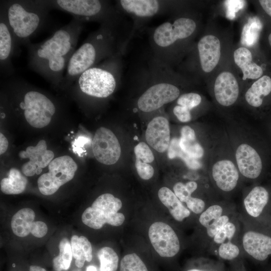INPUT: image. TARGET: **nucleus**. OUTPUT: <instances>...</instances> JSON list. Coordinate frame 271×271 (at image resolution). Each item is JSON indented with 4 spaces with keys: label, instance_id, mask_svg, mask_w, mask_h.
<instances>
[{
    "label": "nucleus",
    "instance_id": "f257e3e1",
    "mask_svg": "<svg viewBox=\"0 0 271 271\" xmlns=\"http://www.w3.org/2000/svg\"><path fill=\"white\" fill-rule=\"evenodd\" d=\"M84 24L73 18L43 41L30 43L26 47L28 67L55 86L60 87Z\"/></svg>",
    "mask_w": 271,
    "mask_h": 271
},
{
    "label": "nucleus",
    "instance_id": "f03ea898",
    "mask_svg": "<svg viewBox=\"0 0 271 271\" xmlns=\"http://www.w3.org/2000/svg\"><path fill=\"white\" fill-rule=\"evenodd\" d=\"M196 14L182 9L167 21L150 30L153 57L172 67L188 54L199 28Z\"/></svg>",
    "mask_w": 271,
    "mask_h": 271
},
{
    "label": "nucleus",
    "instance_id": "7ed1b4c3",
    "mask_svg": "<svg viewBox=\"0 0 271 271\" xmlns=\"http://www.w3.org/2000/svg\"><path fill=\"white\" fill-rule=\"evenodd\" d=\"M120 24L106 23L89 34L71 57L60 87H70L88 69L118 53L123 54L124 41L119 34Z\"/></svg>",
    "mask_w": 271,
    "mask_h": 271
},
{
    "label": "nucleus",
    "instance_id": "20e7f679",
    "mask_svg": "<svg viewBox=\"0 0 271 271\" xmlns=\"http://www.w3.org/2000/svg\"><path fill=\"white\" fill-rule=\"evenodd\" d=\"M50 11L44 0L0 1V13L7 21L19 47H27L32 39L51 28Z\"/></svg>",
    "mask_w": 271,
    "mask_h": 271
},
{
    "label": "nucleus",
    "instance_id": "39448f33",
    "mask_svg": "<svg viewBox=\"0 0 271 271\" xmlns=\"http://www.w3.org/2000/svg\"><path fill=\"white\" fill-rule=\"evenodd\" d=\"M150 86L139 97L137 104L143 112H151L176 100L181 95L177 82L185 77L170 66L152 57L149 62Z\"/></svg>",
    "mask_w": 271,
    "mask_h": 271
},
{
    "label": "nucleus",
    "instance_id": "423d86ee",
    "mask_svg": "<svg viewBox=\"0 0 271 271\" xmlns=\"http://www.w3.org/2000/svg\"><path fill=\"white\" fill-rule=\"evenodd\" d=\"M122 55L118 53L83 72L72 84L74 90L94 99L110 96L121 79Z\"/></svg>",
    "mask_w": 271,
    "mask_h": 271
},
{
    "label": "nucleus",
    "instance_id": "0eeeda50",
    "mask_svg": "<svg viewBox=\"0 0 271 271\" xmlns=\"http://www.w3.org/2000/svg\"><path fill=\"white\" fill-rule=\"evenodd\" d=\"M50 10L68 13L82 22L119 23L122 14L110 1L102 0H44Z\"/></svg>",
    "mask_w": 271,
    "mask_h": 271
},
{
    "label": "nucleus",
    "instance_id": "6e6552de",
    "mask_svg": "<svg viewBox=\"0 0 271 271\" xmlns=\"http://www.w3.org/2000/svg\"><path fill=\"white\" fill-rule=\"evenodd\" d=\"M9 78L21 92L17 109L23 112L27 121L35 128L48 125L56 112L55 102L41 91L31 86L23 78L14 75Z\"/></svg>",
    "mask_w": 271,
    "mask_h": 271
},
{
    "label": "nucleus",
    "instance_id": "1a4fd4ad",
    "mask_svg": "<svg viewBox=\"0 0 271 271\" xmlns=\"http://www.w3.org/2000/svg\"><path fill=\"white\" fill-rule=\"evenodd\" d=\"M115 7L121 14L129 16L133 20L132 27L125 41L124 52L136 33L151 18L169 12L176 13L184 8L179 3L163 0H119L115 1Z\"/></svg>",
    "mask_w": 271,
    "mask_h": 271
},
{
    "label": "nucleus",
    "instance_id": "9d476101",
    "mask_svg": "<svg viewBox=\"0 0 271 271\" xmlns=\"http://www.w3.org/2000/svg\"><path fill=\"white\" fill-rule=\"evenodd\" d=\"M122 207L121 200L110 193L98 196L81 216L82 222L88 227L99 229L105 224L118 226L124 222V215L118 212Z\"/></svg>",
    "mask_w": 271,
    "mask_h": 271
},
{
    "label": "nucleus",
    "instance_id": "9b49d317",
    "mask_svg": "<svg viewBox=\"0 0 271 271\" xmlns=\"http://www.w3.org/2000/svg\"><path fill=\"white\" fill-rule=\"evenodd\" d=\"M188 54L191 55L192 71L196 69L203 74L213 72L218 66L222 55V44L216 35L208 34L202 36Z\"/></svg>",
    "mask_w": 271,
    "mask_h": 271
},
{
    "label": "nucleus",
    "instance_id": "f8f14e48",
    "mask_svg": "<svg viewBox=\"0 0 271 271\" xmlns=\"http://www.w3.org/2000/svg\"><path fill=\"white\" fill-rule=\"evenodd\" d=\"M49 172L38 179L40 192L44 195H51L59 188L71 180L77 169V165L69 156H63L53 159L48 165Z\"/></svg>",
    "mask_w": 271,
    "mask_h": 271
},
{
    "label": "nucleus",
    "instance_id": "ddd939ff",
    "mask_svg": "<svg viewBox=\"0 0 271 271\" xmlns=\"http://www.w3.org/2000/svg\"><path fill=\"white\" fill-rule=\"evenodd\" d=\"M92 148L96 159L104 165H113L120 157L121 148L117 138L111 130L104 127L96 130Z\"/></svg>",
    "mask_w": 271,
    "mask_h": 271
},
{
    "label": "nucleus",
    "instance_id": "4468645a",
    "mask_svg": "<svg viewBox=\"0 0 271 271\" xmlns=\"http://www.w3.org/2000/svg\"><path fill=\"white\" fill-rule=\"evenodd\" d=\"M150 241L157 252L162 257H171L180 250V243L173 229L163 222H156L149 229Z\"/></svg>",
    "mask_w": 271,
    "mask_h": 271
},
{
    "label": "nucleus",
    "instance_id": "2eb2a0df",
    "mask_svg": "<svg viewBox=\"0 0 271 271\" xmlns=\"http://www.w3.org/2000/svg\"><path fill=\"white\" fill-rule=\"evenodd\" d=\"M20 47L4 16L0 13V72L1 78L5 79L14 75L12 64L13 56L19 53Z\"/></svg>",
    "mask_w": 271,
    "mask_h": 271
},
{
    "label": "nucleus",
    "instance_id": "dca6fc26",
    "mask_svg": "<svg viewBox=\"0 0 271 271\" xmlns=\"http://www.w3.org/2000/svg\"><path fill=\"white\" fill-rule=\"evenodd\" d=\"M214 94L217 102L223 106H230L236 101L239 85L232 72L224 70L218 73L214 80Z\"/></svg>",
    "mask_w": 271,
    "mask_h": 271
},
{
    "label": "nucleus",
    "instance_id": "f3484780",
    "mask_svg": "<svg viewBox=\"0 0 271 271\" xmlns=\"http://www.w3.org/2000/svg\"><path fill=\"white\" fill-rule=\"evenodd\" d=\"M233 216L232 213L227 212L222 206L215 204L210 205L200 214L199 221L205 229L208 239L212 240Z\"/></svg>",
    "mask_w": 271,
    "mask_h": 271
},
{
    "label": "nucleus",
    "instance_id": "a211bd4d",
    "mask_svg": "<svg viewBox=\"0 0 271 271\" xmlns=\"http://www.w3.org/2000/svg\"><path fill=\"white\" fill-rule=\"evenodd\" d=\"M236 161L239 172L244 177L254 179L260 174L262 165L256 151L247 144H242L237 148Z\"/></svg>",
    "mask_w": 271,
    "mask_h": 271
},
{
    "label": "nucleus",
    "instance_id": "6ab92c4d",
    "mask_svg": "<svg viewBox=\"0 0 271 271\" xmlns=\"http://www.w3.org/2000/svg\"><path fill=\"white\" fill-rule=\"evenodd\" d=\"M145 137L148 144L160 153L167 150L170 143V130L168 119L158 116L151 120L147 126Z\"/></svg>",
    "mask_w": 271,
    "mask_h": 271
},
{
    "label": "nucleus",
    "instance_id": "aec40b11",
    "mask_svg": "<svg viewBox=\"0 0 271 271\" xmlns=\"http://www.w3.org/2000/svg\"><path fill=\"white\" fill-rule=\"evenodd\" d=\"M244 251L258 261H264L271 254V237L258 231L248 230L242 237Z\"/></svg>",
    "mask_w": 271,
    "mask_h": 271
},
{
    "label": "nucleus",
    "instance_id": "412c9836",
    "mask_svg": "<svg viewBox=\"0 0 271 271\" xmlns=\"http://www.w3.org/2000/svg\"><path fill=\"white\" fill-rule=\"evenodd\" d=\"M212 176L220 190L228 192L236 187L239 176L237 169L232 161L221 160L213 165Z\"/></svg>",
    "mask_w": 271,
    "mask_h": 271
},
{
    "label": "nucleus",
    "instance_id": "4be33fe9",
    "mask_svg": "<svg viewBox=\"0 0 271 271\" xmlns=\"http://www.w3.org/2000/svg\"><path fill=\"white\" fill-rule=\"evenodd\" d=\"M233 60L242 73V78L258 79L263 74L261 67L252 61V54L246 47H239L233 52Z\"/></svg>",
    "mask_w": 271,
    "mask_h": 271
},
{
    "label": "nucleus",
    "instance_id": "5701e85b",
    "mask_svg": "<svg viewBox=\"0 0 271 271\" xmlns=\"http://www.w3.org/2000/svg\"><path fill=\"white\" fill-rule=\"evenodd\" d=\"M197 187V184L195 181H189L185 184L177 182L173 186V191L182 203H185L190 211L198 214L206 209V204L203 200L192 196Z\"/></svg>",
    "mask_w": 271,
    "mask_h": 271
},
{
    "label": "nucleus",
    "instance_id": "b1692460",
    "mask_svg": "<svg viewBox=\"0 0 271 271\" xmlns=\"http://www.w3.org/2000/svg\"><path fill=\"white\" fill-rule=\"evenodd\" d=\"M19 156L21 159L29 158V163L37 168L43 169L53 160L54 154L52 151L47 150L46 142L41 140L36 146H29L26 151H21Z\"/></svg>",
    "mask_w": 271,
    "mask_h": 271
},
{
    "label": "nucleus",
    "instance_id": "393cba45",
    "mask_svg": "<svg viewBox=\"0 0 271 271\" xmlns=\"http://www.w3.org/2000/svg\"><path fill=\"white\" fill-rule=\"evenodd\" d=\"M269 200V194L262 186H255L243 200L246 213L251 217L256 218L262 213Z\"/></svg>",
    "mask_w": 271,
    "mask_h": 271
},
{
    "label": "nucleus",
    "instance_id": "a878e982",
    "mask_svg": "<svg viewBox=\"0 0 271 271\" xmlns=\"http://www.w3.org/2000/svg\"><path fill=\"white\" fill-rule=\"evenodd\" d=\"M158 197L161 202L168 209L172 217L177 221L181 222L188 218L190 210L184 206L169 188L163 187L158 191Z\"/></svg>",
    "mask_w": 271,
    "mask_h": 271
},
{
    "label": "nucleus",
    "instance_id": "bb28decb",
    "mask_svg": "<svg viewBox=\"0 0 271 271\" xmlns=\"http://www.w3.org/2000/svg\"><path fill=\"white\" fill-rule=\"evenodd\" d=\"M271 92V78L263 75L254 81L245 94V99L250 106L257 107L261 105L263 97Z\"/></svg>",
    "mask_w": 271,
    "mask_h": 271
},
{
    "label": "nucleus",
    "instance_id": "cd10ccee",
    "mask_svg": "<svg viewBox=\"0 0 271 271\" xmlns=\"http://www.w3.org/2000/svg\"><path fill=\"white\" fill-rule=\"evenodd\" d=\"M35 213L30 208L20 209L13 216L11 228L13 233L19 237H25L31 232L34 225Z\"/></svg>",
    "mask_w": 271,
    "mask_h": 271
},
{
    "label": "nucleus",
    "instance_id": "c85d7f7f",
    "mask_svg": "<svg viewBox=\"0 0 271 271\" xmlns=\"http://www.w3.org/2000/svg\"><path fill=\"white\" fill-rule=\"evenodd\" d=\"M179 144L182 150L191 158L197 159L204 155L203 148L197 141L194 130L189 126L182 127Z\"/></svg>",
    "mask_w": 271,
    "mask_h": 271
},
{
    "label": "nucleus",
    "instance_id": "c756f323",
    "mask_svg": "<svg viewBox=\"0 0 271 271\" xmlns=\"http://www.w3.org/2000/svg\"><path fill=\"white\" fill-rule=\"evenodd\" d=\"M71 246L73 257L75 259V265L78 267H82L85 261L89 262L92 260V246L86 237L84 236H72Z\"/></svg>",
    "mask_w": 271,
    "mask_h": 271
},
{
    "label": "nucleus",
    "instance_id": "7c9ffc66",
    "mask_svg": "<svg viewBox=\"0 0 271 271\" xmlns=\"http://www.w3.org/2000/svg\"><path fill=\"white\" fill-rule=\"evenodd\" d=\"M27 178L16 168H11L8 177L1 181V190L7 195L19 194L23 192L27 186Z\"/></svg>",
    "mask_w": 271,
    "mask_h": 271
},
{
    "label": "nucleus",
    "instance_id": "2f4dec72",
    "mask_svg": "<svg viewBox=\"0 0 271 271\" xmlns=\"http://www.w3.org/2000/svg\"><path fill=\"white\" fill-rule=\"evenodd\" d=\"M59 254L53 260L55 271L69 269L73 257L71 244L67 238H63L59 244Z\"/></svg>",
    "mask_w": 271,
    "mask_h": 271
},
{
    "label": "nucleus",
    "instance_id": "473e14b6",
    "mask_svg": "<svg viewBox=\"0 0 271 271\" xmlns=\"http://www.w3.org/2000/svg\"><path fill=\"white\" fill-rule=\"evenodd\" d=\"M100 262V271H116L118 267V257L114 250L109 247H103L97 252Z\"/></svg>",
    "mask_w": 271,
    "mask_h": 271
},
{
    "label": "nucleus",
    "instance_id": "72a5a7b5",
    "mask_svg": "<svg viewBox=\"0 0 271 271\" xmlns=\"http://www.w3.org/2000/svg\"><path fill=\"white\" fill-rule=\"evenodd\" d=\"M168 149V155L170 159L180 157L192 169H197L200 167V165L195 159L191 158L182 150L179 146V140L176 138L172 140Z\"/></svg>",
    "mask_w": 271,
    "mask_h": 271
},
{
    "label": "nucleus",
    "instance_id": "f704fd0d",
    "mask_svg": "<svg viewBox=\"0 0 271 271\" xmlns=\"http://www.w3.org/2000/svg\"><path fill=\"white\" fill-rule=\"evenodd\" d=\"M120 271H148L141 258L135 253L125 255L120 261Z\"/></svg>",
    "mask_w": 271,
    "mask_h": 271
},
{
    "label": "nucleus",
    "instance_id": "c9c22d12",
    "mask_svg": "<svg viewBox=\"0 0 271 271\" xmlns=\"http://www.w3.org/2000/svg\"><path fill=\"white\" fill-rule=\"evenodd\" d=\"M202 101L201 95L195 92H187L181 94L176 99V104L181 106L190 112L199 106Z\"/></svg>",
    "mask_w": 271,
    "mask_h": 271
},
{
    "label": "nucleus",
    "instance_id": "e433bc0d",
    "mask_svg": "<svg viewBox=\"0 0 271 271\" xmlns=\"http://www.w3.org/2000/svg\"><path fill=\"white\" fill-rule=\"evenodd\" d=\"M218 256L222 259L232 260L235 259L240 254V248L236 243L228 241L220 244L217 249Z\"/></svg>",
    "mask_w": 271,
    "mask_h": 271
},
{
    "label": "nucleus",
    "instance_id": "4c0bfd02",
    "mask_svg": "<svg viewBox=\"0 0 271 271\" xmlns=\"http://www.w3.org/2000/svg\"><path fill=\"white\" fill-rule=\"evenodd\" d=\"M136 159L146 163H150L155 159L154 154L149 146L144 142H140L134 148Z\"/></svg>",
    "mask_w": 271,
    "mask_h": 271
},
{
    "label": "nucleus",
    "instance_id": "58836bf2",
    "mask_svg": "<svg viewBox=\"0 0 271 271\" xmlns=\"http://www.w3.org/2000/svg\"><path fill=\"white\" fill-rule=\"evenodd\" d=\"M135 166L138 175L142 179L147 180L153 176L154 169L149 164L136 159Z\"/></svg>",
    "mask_w": 271,
    "mask_h": 271
},
{
    "label": "nucleus",
    "instance_id": "ea45409f",
    "mask_svg": "<svg viewBox=\"0 0 271 271\" xmlns=\"http://www.w3.org/2000/svg\"><path fill=\"white\" fill-rule=\"evenodd\" d=\"M173 112L181 122H186L191 120V112L181 106L176 104L173 107Z\"/></svg>",
    "mask_w": 271,
    "mask_h": 271
},
{
    "label": "nucleus",
    "instance_id": "a19ab883",
    "mask_svg": "<svg viewBox=\"0 0 271 271\" xmlns=\"http://www.w3.org/2000/svg\"><path fill=\"white\" fill-rule=\"evenodd\" d=\"M48 231V227L46 223L41 221H34L33 228L31 233L38 238L44 236Z\"/></svg>",
    "mask_w": 271,
    "mask_h": 271
},
{
    "label": "nucleus",
    "instance_id": "79ce46f5",
    "mask_svg": "<svg viewBox=\"0 0 271 271\" xmlns=\"http://www.w3.org/2000/svg\"><path fill=\"white\" fill-rule=\"evenodd\" d=\"M37 167L28 162L24 164L22 167V171L26 176H33L36 174Z\"/></svg>",
    "mask_w": 271,
    "mask_h": 271
},
{
    "label": "nucleus",
    "instance_id": "37998d69",
    "mask_svg": "<svg viewBox=\"0 0 271 271\" xmlns=\"http://www.w3.org/2000/svg\"><path fill=\"white\" fill-rule=\"evenodd\" d=\"M258 2L264 11L271 17V0H260Z\"/></svg>",
    "mask_w": 271,
    "mask_h": 271
},
{
    "label": "nucleus",
    "instance_id": "c03bdc74",
    "mask_svg": "<svg viewBox=\"0 0 271 271\" xmlns=\"http://www.w3.org/2000/svg\"><path fill=\"white\" fill-rule=\"evenodd\" d=\"M9 143L7 138L1 132L0 133V154L2 155L7 150Z\"/></svg>",
    "mask_w": 271,
    "mask_h": 271
},
{
    "label": "nucleus",
    "instance_id": "a18cd8bd",
    "mask_svg": "<svg viewBox=\"0 0 271 271\" xmlns=\"http://www.w3.org/2000/svg\"><path fill=\"white\" fill-rule=\"evenodd\" d=\"M29 271H46V269L42 267L37 265H31Z\"/></svg>",
    "mask_w": 271,
    "mask_h": 271
},
{
    "label": "nucleus",
    "instance_id": "49530a36",
    "mask_svg": "<svg viewBox=\"0 0 271 271\" xmlns=\"http://www.w3.org/2000/svg\"><path fill=\"white\" fill-rule=\"evenodd\" d=\"M86 271H97L95 266L93 265H89L86 268Z\"/></svg>",
    "mask_w": 271,
    "mask_h": 271
},
{
    "label": "nucleus",
    "instance_id": "de8ad7c7",
    "mask_svg": "<svg viewBox=\"0 0 271 271\" xmlns=\"http://www.w3.org/2000/svg\"><path fill=\"white\" fill-rule=\"evenodd\" d=\"M187 271H212V270H211L209 269L192 268V269H188Z\"/></svg>",
    "mask_w": 271,
    "mask_h": 271
},
{
    "label": "nucleus",
    "instance_id": "09e8293b",
    "mask_svg": "<svg viewBox=\"0 0 271 271\" xmlns=\"http://www.w3.org/2000/svg\"><path fill=\"white\" fill-rule=\"evenodd\" d=\"M268 40L269 44L270 46L271 47V33L268 35Z\"/></svg>",
    "mask_w": 271,
    "mask_h": 271
},
{
    "label": "nucleus",
    "instance_id": "8fccbe9b",
    "mask_svg": "<svg viewBox=\"0 0 271 271\" xmlns=\"http://www.w3.org/2000/svg\"><path fill=\"white\" fill-rule=\"evenodd\" d=\"M77 271H80L79 270H77Z\"/></svg>",
    "mask_w": 271,
    "mask_h": 271
}]
</instances>
